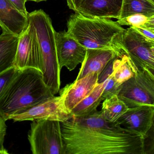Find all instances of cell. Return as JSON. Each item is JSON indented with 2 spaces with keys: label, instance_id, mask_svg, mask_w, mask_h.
<instances>
[{
  "label": "cell",
  "instance_id": "7a4b0ae2",
  "mask_svg": "<svg viewBox=\"0 0 154 154\" xmlns=\"http://www.w3.org/2000/svg\"><path fill=\"white\" fill-rule=\"evenodd\" d=\"M54 96L41 71L33 68L20 70L0 98V115L7 121Z\"/></svg>",
  "mask_w": 154,
  "mask_h": 154
},
{
  "label": "cell",
  "instance_id": "603a6c76",
  "mask_svg": "<svg viewBox=\"0 0 154 154\" xmlns=\"http://www.w3.org/2000/svg\"><path fill=\"white\" fill-rule=\"evenodd\" d=\"M120 86H119L115 82L112 74L108 78L107 84L103 92L102 98L103 100L113 95H118Z\"/></svg>",
  "mask_w": 154,
  "mask_h": 154
},
{
  "label": "cell",
  "instance_id": "5b68a950",
  "mask_svg": "<svg viewBox=\"0 0 154 154\" xmlns=\"http://www.w3.org/2000/svg\"><path fill=\"white\" fill-rule=\"evenodd\" d=\"M117 46L138 69L154 73V41L140 34L131 27L125 29L117 40Z\"/></svg>",
  "mask_w": 154,
  "mask_h": 154
},
{
  "label": "cell",
  "instance_id": "8fae6325",
  "mask_svg": "<svg viewBox=\"0 0 154 154\" xmlns=\"http://www.w3.org/2000/svg\"><path fill=\"white\" fill-rule=\"evenodd\" d=\"M55 38L60 69L66 67L69 71H72L82 63L87 49L65 30L56 32Z\"/></svg>",
  "mask_w": 154,
  "mask_h": 154
},
{
  "label": "cell",
  "instance_id": "7402d4cb",
  "mask_svg": "<svg viewBox=\"0 0 154 154\" xmlns=\"http://www.w3.org/2000/svg\"><path fill=\"white\" fill-rule=\"evenodd\" d=\"M19 71L13 66L0 73V98Z\"/></svg>",
  "mask_w": 154,
  "mask_h": 154
},
{
  "label": "cell",
  "instance_id": "cb8c5ba5",
  "mask_svg": "<svg viewBox=\"0 0 154 154\" xmlns=\"http://www.w3.org/2000/svg\"><path fill=\"white\" fill-rule=\"evenodd\" d=\"M6 121L0 115V154H8V150L4 148V140L7 133Z\"/></svg>",
  "mask_w": 154,
  "mask_h": 154
},
{
  "label": "cell",
  "instance_id": "5bb4252c",
  "mask_svg": "<svg viewBox=\"0 0 154 154\" xmlns=\"http://www.w3.org/2000/svg\"><path fill=\"white\" fill-rule=\"evenodd\" d=\"M28 23V17L20 12L9 0H0V26L2 33L19 36Z\"/></svg>",
  "mask_w": 154,
  "mask_h": 154
},
{
  "label": "cell",
  "instance_id": "277c9868",
  "mask_svg": "<svg viewBox=\"0 0 154 154\" xmlns=\"http://www.w3.org/2000/svg\"><path fill=\"white\" fill-rule=\"evenodd\" d=\"M35 31L42 61L43 80L55 95L61 86V71L57 57L55 30L49 15L43 10H36L28 16Z\"/></svg>",
  "mask_w": 154,
  "mask_h": 154
},
{
  "label": "cell",
  "instance_id": "d4e9b609",
  "mask_svg": "<svg viewBox=\"0 0 154 154\" xmlns=\"http://www.w3.org/2000/svg\"><path fill=\"white\" fill-rule=\"evenodd\" d=\"M119 57L117 56L112 59L109 63L104 67L101 72L99 75L98 79V83H100L106 81L110 75L112 74L113 71V62L116 57Z\"/></svg>",
  "mask_w": 154,
  "mask_h": 154
},
{
  "label": "cell",
  "instance_id": "4316f807",
  "mask_svg": "<svg viewBox=\"0 0 154 154\" xmlns=\"http://www.w3.org/2000/svg\"><path fill=\"white\" fill-rule=\"evenodd\" d=\"M131 27L136 29L140 34H141L145 37L154 41V30L145 28L139 27Z\"/></svg>",
  "mask_w": 154,
  "mask_h": 154
},
{
  "label": "cell",
  "instance_id": "f1b7e54d",
  "mask_svg": "<svg viewBox=\"0 0 154 154\" xmlns=\"http://www.w3.org/2000/svg\"><path fill=\"white\" fill-rule=\"evenodd\" d=\"M27 1H30V2H46L47 0H26Z\"/></svg>",
  "mask_w": 154,
  "mask_h": 154
},
{
  "label": "cell",
  "instance_id": "8992f818",
  "mask_svg": "<svg viewBox=\"0 0 154 154\" xmlns=\"http://www.w3.org/2000/svg\"><path fill=\"white\" fill-rule=\"evenodd\" d=\"M28 140L33 154H65L61 123L58 121H32Z\"/></svg>",
  "mask_w": 154,
  "mask_h": 154
},
{
  "label": "cell",
  "instance_id": "d6986e66",
  "mask_svg": "<svg viewBox=\"0 0 154 154\" xmlns=\"http://www.w3.org/2000/svg\"><path fill=\"white\" fill-rule=\"evenodd\" d=\"M137 68L126 54H123L121 57H116L113 62L112 73L115 82L121 86L134 75Z\"/></svg>",
  "mask_w": 154,
  "mask_h": 154
},
{
  "label": "cell",
  "instance_id": "9a60e30c",
  "mask_svg": "<svg viewBox=\"0 0 154 154\" xmlns=\"http://www.w3.org/2000/svg\"><path fill=\"white\" fill-rule=\"evenodd\" d=\"M122 56L114 49H87L76 79L93 73L100 74L112 59L117 56L121 57Z\"/></svg>",
  "mask_w": 154,
  "mask_h": 154
},
{
  "label": "cell",
  "instance_id": "44dd1931",
  "mask_svg": "<svg viewBox=\"0 0 154 154\" xmlns=\"http://www.w3.org/2000/svg\"><path fill=\"white\" fill-rule=\"evenodd\" d=\"M117 22L121 26L139 27L154 30V16H148L141 14H133L118 20Z\"/></svg>",
  "mask_w": 154,
  "mask_h": 154
},
{
  "label": "cell",
  "instance_id": "9c48e42d",
  "mask_svg": "<svg viewBox=\"0 0 154 154\" xmlns=\"http://www.w3.org/2000/svg\"><path fill=\"white\" fill-rule=\"evenodd\" d=\"M27 27L19 36L14 66L19 70L33 68L42 72L41 55L35 31L28 21Z\"/></svg>",
  "mask_w": 154,
  "mask_h": 154
},
{
  "label": "cell",
  "instance_id": "3957f363",
  "mask_svg": "<svg viewBox=\"0 0 154 154\" xmlns=\"http://www.w3.org/2000/svg\"><path fill=\"white\" fill-rule=\"evenodd\" d=\"M67 32L86 49H114L123 55L117 46V40L125 29L110 19L90 18L78 12L71 15Z\"/></svg>",
  "mask_w": 154,
  "mask_h": 154
},
{
  "label": "cell",
  "instance_id": "30bf717a",
  "mask_svg": "<svg viewBox=\"0 0 154 154\" xmlns=\"http://www.w3.org/2000/svg\"><path fill=\"white\" fill-rule=\"evenodd\" d=\"M154 117V106L143 105L128 108L115 123L145 139L153 127Z\"/></svg>",
  "mask_w": 154,
  "mask_h": 154
},
{
  "label": "cell",
  "instance_id": "2e32d148",
  "mask_svg": "<svg viewBox=\"0 0 154 154\" xmlns=\"http://www.w3.org/2000/svg\"><path fill=\"white\" fill-rule=\"evenodd\" d=\"M108 79L97 84L92 91L72 110L71 113L72 117L87 116L97 111V108L103 101L102 94Z\"/></svg>",
  "mask_w": 154,
  "mask_h": 154
},
{
  "label": "cell",
  "instance_id": "484cf974",
  "mask_svg": "<svg viewBox=\"0 0 154 154\" xmlns=\"http://www.w3.org/2000/svg\"><path fill=\"white\" fill-rule=\"evenodd\" d=\"M12 5L21 13L28 17L29 13L26 8V0H9Z\"/></svg>",
  "mask_w": 154,
  "mask_h": 154
},
{
  "label": "cell",
  "instance_id": "e0dca14e",
  "mask_svg": "<svg viewBox=\"0 0 154 154\" xmlns=\"http://www.w3.org/2000/svg\"><path fill=\"white\" fill-rule=\"evenodd\" d=\"M18 40V36L0 35V73L14 66Z\"/></svg>",
  "mask_w": 154,
  "mask_h": 154
},
{
  "label": "cell",
  "instance_id": "f546056e",
  "mask_svg": "<svg viewBox=\"0 0 154 154\" xmlns=\"http://www.w3.org/2000/svg\"><path fill=\"white\" fill-rule=\"evenodd\" d=\"M2 32V29L1 27L0 26V33Z\"/></svg>",
  "mask_w": 154,
  "mask_h": 154
},
{
  "label": "cell",
  "instance_id": "83f0119b",
  "mask_svg": "<svg viewBox=\"0 0 154 154\" xmlns=\"http://www.w3.org/2000/svg\"><path fill=\"white\" fill-rule=\"evenodd\" d=\"M82 1V0H66L67 6L75 12H78V8Z\"/></svg>",
  "mask_w": 154,
  "mask_h": 154
},
{
  "label": "cell",
  "instance_id": "6da1fadb",
  "mask_svg": "<svg viewBox=\"0 0 154 154\" xmlns=\"http://www.w3.org/2000/svg\"><path fill=\"white\" fill-rule=\"evenodd\" d=\"M61 123L65 154H145V139L104 119L101 111Z\"/></svg>",
  "mask_w": 154,
  "mask_h": 154
},
{
  "label": "cell",
  "instance_id": "4fadbf2b",
  "mask_svg": "<svg viewBox=\"0 0 154 154\" xmlns=\"http://www.w3.org/2000/svg\"><path fill=\"white\" fill-rule=\"evenodd\" d=\"M122 0H82L78 12L84 17L119 19Z\"/></svg>",
  "mask_w": 154,
  "mask_h": 154
},
{
  "label": "cell",
  "instance_id": "ac0fdd59",
  "mask_svg": "<svg viewBox=\"0 0 154 154\" xmlns=\"http://www.w3.org/2000/svg\"><path fill=\"white\" fill-rule=\"evenodd\" d=\"M136 14L154 16V0H122L119 19Z\"/></svg>",
  "mask_w": 154,
  "mask_h": 154
},
{
  "label": "cell",
  "instance_id": "ba28073f",
  "mask_svg": "<svg viewBox=\"0 0 154 154\" xmlns=\"http://www.w3.org/2000/svg\"><path fill=\"white\" fill-rule=\"evenodd\" d=\"M59 96H54L31 108L12 116L10 119L14 122L47 119L64 122L72 116L66 109L64 95L59 91Z\"/></svg>",
  "mask_w": 154,
  "mask_h": 154
},
{
  "label": "cell",
  "instance_id": "52a82bcc",
  "mask_svg": "<svg viewBox=\"0 0 154 154\" xmlns=\"http://www.w3.org/2000/svg\"><path fill=\"white\" fill-rule=\"evenodd\" d=\"M118 96L128 108L154 106V73L136 69L134 75L121 85Z\"/></svg>",
  "mask_w": 154,
  "mask_h": 154
},
{
  "label": "cell",
  "instance_id": "7c38bea8",
  "mask_svg": "<svg viewBox=\"0 0 154 154\" xmlns=\"http://www.w3.org/2000/svg\"><path fill=\"white\" fill-rule=\"evenodd\" d=\"M99 75L98 73L90 74L76 79L60 90L59 91L63 94L65 106L68 111L71 112L78 103L92 91L98 84Z\"/></svg>",
  "mask_w": 154,
  "mask_h": 154
},
{
  "label": "cell",
  "instance_id": "ffe728a7",
  "mask_svg": "<svg viewBox=\"0 0 154 154\" xmlns=\"http://www.w3.org/2000/svg\"><path fill=\"white\" fill-rule=\"evenodd\" d=\"M128 108L121 100L118 95H115L103 100L101 112L104 119L110 122H115Z\"/></svg>",
  "mask_w": 154,
  "mask_h": 154
}]
</instances>
